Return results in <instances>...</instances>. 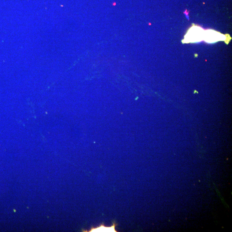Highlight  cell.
<instances>
[{
	"mask_svg": "<svg viewBox=\"0 0 232 232\" xmlns=\"http://www.w3.org/2000/svg\"><path fill=\"white\" fill-rule=\"evenodd\" d=\"M205 34V41L207 42H215L221 39H224L223 35L220 34L215 31L208 30L206 31Z\"/></svg>",
	"mask_w": 232,
	"mask_h": 232,
	"instance_id": "2",
	"label": "cell"
},
{
	"mask_svg": "<svg viewBox=\"0 0 232 232\" xmlns=\"http://www.w3.org/2000/svg\"><path fill=\"white\" fill-rule=\"evenodd\" d=\"M117 223L115 221L113 222V225L111 227H105L103 224H101L99 227L97 228H94L92 227L90 230L88 232H117V231L116 230L115 227L117 226Z\"/></svg>",
	"mask_w": 232,
	"mask_h": 232,
	"instance_id": "3",
	"label": "cell"
},
{
	"mask_svg": "<svg viewBox=\"0 0 232 232\" xmlns=\"http://www.w3.org/2000/svg\"><path fill=\"white\" fill-rule=\"evenodd\" d=\"M187 33V35L189 37H186V40H189V42L200 41L203 38L204 35L202 29L196 26L192 27Z\"/></svg>",
	"mask_w": 232,
	"mask_h": 232,
	"instance_id": "1",
	"label": "cell"
}]
</instances>
